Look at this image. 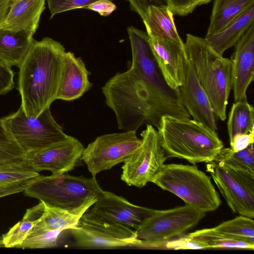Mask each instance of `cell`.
I'll use <instances>...</instances> for the list:
<instances>
[{
  "label": "cell",
  "instance_id": "cell-27",
  "mask_svg": "<svg viewBox=\"0 0 254 254\" xmlns=\"http://www.w3.org/2000/svg\"><path fill=\"white\" fill-rule=\"evenodd\" d=\"M39 175L24 158L0 163V187L22 185Z\"/></svg>",
  "mask_w": 254,
  "mask_h": 254
},
{
  "label": "cell",
  "instance_id": "cell-22",
  "mask_svg": "<svg viewBox=\"0 0 254 254\" xmlns=\"http://www.w3.org/2000/svg\"><path fill=\"white\" fill-rule=\"evenodd\" d=\"M173 15L168 7L150 5L142 20L150 38L164 39L184 47V43L177 31Z\"/></svg>",
  "mask_w": 254,
  "mask_h": 254
},
{
  "label": "cell",
  "instance_id": "cell-31",
  "mask_svg": "<svg viewBox=\"0 0 254 254\" xmlns=\"http://www.w3.org/2000/svg\"><path fill=\"white\" fill-rule=\"evenodd\" d=\"M26 154L0 119V163L23 159Z\"/></svg>",
  "mask_w": 254,
  "mask_h": 254
},
{
  "label": "cell",
  "instance_id": "cell-37",
  "mask_svg": "<svg viewBox=\"0 0 254 254\" xmlns=\"http://www.w3.org/2000/svg\"><path fill=\"white\" fill-rule=\"evenodd\" d=\"M14 87V73L11 68L0 64V96L12 90Z\"/></svg>",
  "mask_w": 254,
  "mask_h": 254
},
{
  "label": "cell",
  "instance_id": "cell-30",
  "mask_svg": "<svg viewBox=\"0 0 254 254\" xmlns=\"http://www.w3.org/2000/svg\"><path fill=\"white\" fill-rule=\"evenodd\" d=\"M213 161L254 174V143L238 152H234L231 148L223 147Z\"/></svg>",
  "mask_w": 254,
  "mask_h": 254
},
{
  "label": "cell",
  "instance_id": "cell-21",
  "mask_svg": "<svg viewBox=\"0 0 254 254\" xmlns=\"http://www.w3.org/2000/svg\"><path fill=\"white\" fill-rule=\"evenodd\" d=\"M33 36L24 31L0 28V64L11 68L18 67L34 41Z\"/></svg>",
  "mask_w": 254,
  "mask_h": 254
},
{
  "label": "cell",
  "instance_id": "cell-4",
  "mask_svg": "<svg viewBox=\"0 0 254 254\" xmlns=\"http://www.w3.org/2000/svg\"><path fill=\"white\" fill-rule=\"evenodd\" d=\"M184 49L215 116L225 121L232 88L230 60L216 53L204 38L190 34L187 35Z\"/></svg>",
  "mask_w": 254,
  "mask_h": 254
},
{
  "label": "cell",
  "instance_id": "cell-35",
  "mask_svg": "<svg viewBox=\"0 0 254 254\" xmlns=\"http://www.w3.org/2000/svg\"><path fill=\"white\" fill-rule=\"evenodd\" d=\"M168 7L173 15L186 16L192 13L201 5L207 4L212 0H168Z\"/></svg>",
  "mask_w": 254,
  "mask_h": 254
},
{
  "label": "cell",
  "instance_id": "cell-11",
  "mask_svg": "<svg viewBox=\"0 0 254 254\" xmlns=\"http://www.w3.org/2000/svg\"><path fill=\"white\" fill-rule=\"evenodd\" d=\"M140 135L141 145L124 162L121 176L127 185L140 188L151 182L167 159L153 126L146 125Z\"/></svg>",
  "mask_w": 254,
  "mask_h": 254
},
{
  "label": "cell",
  "instance_id": "cell-18",
  "mask_svg": "<svg viewBox=\"0 0 254 254\" xmlns=\"http://www.w3.org/2000/svg\"><path fill=\"white\" fill-rule=\"evenodd\" d=\"M89 71L80 58L65 52L57 99L70 101L81 97L92 86Z\"/></svg>",
  "mask_w": 254,
  "mask_h": 254
},
{
  "label": "cell",
  "instance_id": "cell-32",
  "mask_svg": "<svg viewBox=\"0 0 254 254\" xmlns=\"http://www.w3.org/2000/svg\"><path fill=\"white\" fill-rule=\"evenodd\" d=\"M61 230L40 232L29 234L16 248L22 249H44L57 247Z\"/></svg>",
  "mask_w": 254,
  "mask_h": 254
},
{
  "label": "cell",
  "instance_id": "cell-24",
  "mask_svg": "<svg viewBox=\"0 0 254 254\" xmlns=\"http://www.w3.org/2000/svg\"><path fill=\"white\" fill-rule=\"evenodd\" d=\"M254 6V0H215L205 37L217 34Z\"/></svg>",
  "mask_w": 254,
  "mask_h": 254
},
{
  "label": "cell",
  "instance_id": "cell-20",
  "mask_svg": "<svg viewBox=\"0 0 254 254\" xmlns=\"http://www.w3.org/2000/svg\"><path fill=\"white\" fill-rule=\"evenodd\" d=\"M43 202V212L35 221L29 234L56 230L64 231L73 228L78 224L82 216L91 207L85 206L74 210H68Z\"/></svg>",
  "mask_w": 254,
  "mask_h": 254
},
{
  "label": "cell",
  "instance_id": "cell-25",
  "mask_svg": "<svg viewBox=\"0 0 254 254\" xmlns=\"http://www.w3.org/2000/svg\"><path fill=\"white\" fill-rule=\"evenodd\" d=\"M227 124L229 141L237 134L254 132V107L247 100L235 102L229 113Z\"/></svg>",
  "mask_w": 254,
  "mask_h": 254
},
{
  "label": "cell",
  "instance_id": "cell-34",
  "mask_svg": "<svg viewBox=\"0 0 254 254\" xmlns=\"http://www.w3.org/2000/svg\"><path fill=\"white\" fill-rule=\"evenodd\" d=\"M163 246L171 250L209 249L203 242L185 235L165 242Z\"/></svg>",
  "mask_w": 254,
  "mask_h": 254
},
{
  "label": "cell",
  "instance_id": "cell-29",
  "mask_svg": "<svg viewBox=\"0 0 254 254\" xmlns=\"http://www.w3.org/2000/svg\"><path fill=\"white\" fill-rule=\"evenodd\" d=\"M200 240L210 249H241L253 250L254 245L231 239L215 231L213 228L198 230L186 235Z\"/></svg>",
  "mask_w": 254,
  "mask_h": 254
},
{
  "label": "cell",
  "instance_id": "cell-17",
  "mask_svg": "<svg viewBox=\"0 0 254 254\" xmlns=\"http://www.w3.org/2000/svg\"><path fill=\"white\" fill-rule=\"evenodd\" d=\"M179 89L182 103L193 120L217 130L216 117L189 58L185 80Z\"/></svg>",
  "mask_w": 254,
  "mask_h": 254
},
{
  "label": "cell",
  "instance_id": "cell-8",
  "mask_svg": "<svg viewBox=\"0 0 254 254\" xmlns=\"http://www.w3.org/2000/svg\"><path fill=\"white\" fill-rule=\"evenodd\" d=\"M2 119L26 153L42 149L68 136L54 119L50 108L36 117L26 116L20 106L16 112Z\"/></svg>",
  "mask_w": 254,
  "mask_h": 254
},
{
  "label": "cell",
  "instance_id": "cell-6",
  "mask_svg": "<svg viewBox=\"0 0 254 254\" xmlns=\"http://www.w3.org/2000/svg\"><path fill=\"white\" fill-rule=\"evenodd\" d=\"M151 182L205 213L221 203L210 177L195 165L164 164Z\"/></svg>",
  "mask_w": 254,
  "mask_h": 254
},
{
  "label": "cell",
  "instance_id": "cell-33",
  "mask_svg": "<svg viewBox=\"0 0 254 254\" xmlns=\"http://www.w3.org/2000/svg\"><path fill=\"white\" fill-rule=\"evenodd\" d=\"M98 0H47L51 19L55 14L77 8H86Z\"/></svg>",
  "mask_w": 254,
  "mask_h": 254
},
{
  "label": "cell",
  "instance_id": "cell-28",
  "mask_svg": "<svg viewBox=\"0 0 254 254\" xmlns=\"http://www.w3.org/2000/svg\"><path fill=\"white\" fill-rule=\"evenodd\" d=\"M226 237L254 245L253 218L239 215L213 228Z\"/></svg>",
  "mask_w": 254,
  "mask_h": 254
},
{
  "label": "cell",
  "instance_id": "cell-13",
  "mask_svg": "<svg viewBox=\"0 0 254 254\" xmlns=\"http://www.w3.org/2000/svg\"><path fill=\"white\" fill-rule=\"evenodd\" d=\"M84 148L77 138L68 135L42 149L27 153L24 159L38 172L47 170L52 174L66 173L74 169Z\"/></svg>",
  "mask_w": 254,
  "mask_h": 254
},
{
  "label": "cell",
  "instance_id": "cell-2",
  "mask_svg": "<svg viewBox=\"0 0 254 254\" xmlns=\"http://www.w3.org/2000/svg\"><path fill=\"white\" fill-rule=\"evenodd\" d=\"M65 52L52 38L34 40L18 67L17 88L26 116H38L57 100Z\"/></svg>",
  "mask_w": 254,
  "mask_h": 254
},
{
  "label": "cell",
  "instance_id": "cell-39",
  "mask_svg": "<svg viewBox=\"0 0 254 254\" xmlns=\"http://www.w3.org/2000/svg\"><path fill=\"white\" fill-rule=\"evenodd\" d=\"M87 9L97 12L101 15L107 16L116 9V5L111 0H98L86 7Z\"/></svg>",
  "mask_w": 254,
  "mask_h": 254
},
{
  "label": "cell",
  "instance_id": "cell-5",
  "mask_svg": "<svg viewBox=\"0 0 254 254\" xmlns=\"http://www.w3.org/2000/svg\"><path fill=\"white\" fill-rule=\"evenodd\" d=\"M25 195L68 210L92 206L102 193L96 177L68 174L39 175L23 184Z\"/></svg>",
  "mask_w": 254,
  "mask_h": 254
},
{
  "label": "cell",
  "instance_id": "cell-1",
  "mask_svg": "<svg viewBox=\"0 0 254 254\" xmlns=\"http://www.w3.org/2000/svg\"><path fill=\"white\" fill-rule=\"evenodd\" d=\"M106 105L114 113L118 127L135 131L143 125L159 127L165 115L190 118L179 88L165 81L159 67L141 71L131 65L117 72L102 87Z\"/></svg>",
  "mask_w": 254,
  "mask_h": 254
},
{
  "label": "cell",
  "instance_id": "cell-38",
  "mask_svg": "<svg viewBox=\"0 0 254 254\" xmlns=\"http://www.w3.org/2000/svg\"><path fill=\"white\" fill-rule=\"evenodd\" d=\"M254 131L249 133H239L235 135L230 141L231 148L234 152H238L247 148L254 143Z\"/></svg>",
  "mask_w": 254,
  "mask_h": 254
},
{
  "label": "cell",
  "instance_id": "cell-10",
  "mask_svg": "<svg viewBox=\"0 0 254 254\" xmlns=\"http://www.w3.org/2000/svg\"><path fill=\"white\" fill-rule=\"evenodd\" d=\"M135 131L105 134L84 148L81 159L92 177L124 163L141 145Z\"/></svg>",
  "mask_w": 254,
  "mask_h": 254
},
{
  "label": "cell",
  "instance_id": "cell-3",
  "mask_svg": "<svg viewBox=\"0 0 254 254\" xmlns=\"http://www.w3.org/2000/svg\"><path fill=\"white\" fill-rule=\"evenodd\" d=\"M158 133L167 159L178 158L193 165L212 161L224 147L215 130L190 118L164 116Z\"/></svg>",
  "mask_w": 254,
  "mask_h": 254
},
{
  "label": "cell",
  "instance_id": "cell-12",
  "mask_svg": "<svg viewBox=\"0 0 254 254\" xmlns=\"http://www.w3.org/2000/svg\"><path fill=\"white\" fill-rule=\"evenodd\" d=\"M69 230L74 246L82 249H112L135 246L139 242L135 230L86 216Z\"/></svg>",
  "mask_w": 254,
  "mask_h": 254
},
{
  "label": "cell",
  "instance_id": "cell-9",
  "mask_svg": "<svg viewBox=\"0 0 254 254\" xmlns=\"http://www.w3.org/2000/svg\"><path fill=\"white\" fill-rule=\"evenodd\" d=\"M206 171L231 210L254 218V174L215 161L207 163Z\"/></svg>",
  "mask_w": 254,
  "mask_h": 254
},
{
  "label": "cell",
  "instance_id": "cell-36",
  "mask_svg": "<svg viewBox=\"0 0 254 254\" xmlns=\"http://www.w3.org/2000/svg\"><path fill=\"white\" fill-rule=\"evenodd\" d=\"M131 8L143 18L148 7L150 5L159 7H168V0H127Z\"/></svg>",
  "mask_w": 254,
  "mask_h": 254
},
{
  "label": "cell",
  "instance_id": "cell-7",
  "mask_svg": "<svg viewBox=\"0 0 254 254\" xmlns=\"http://www.w3.org/2000/svg\"><path fill=\"white\" fill-rule=\"evenodd\" d=\"M205 216V212L186 204L166 210L153 209L136 230L139 240L136 246L160 248L184 235Z\"/></svg>",
  "mask_w": 254,
  "mask_h": 254
},
{
  "label": "cell",
  "instance_id": "cell-23",
  "mask_svg": "<svg viewBox=\"0 0 254 254\" xmlns=\"http://www.w3.org/2000/svg\"><path fill=\"white\" fill-rule=\"evenodd\" d=\"M254 21V6L241 14L220 32L204 39L213 50L222 56L226 50L235 46Z\"/></svg>",
  "mask_w": 254,
  "mask_h": 254
},
{
  "label": "cell",
  "instance_id": "cell-41",
  "mask_svg": "<svg viewBox=\"0 0 254 254\" xmlns=\"http://www.w3.org/2000/svg\"><path fill=\"white\" fill-rule=\"evenodd\" d=\"M10 2L11 0H0V24L8 11Z\"/></svg>",
  "mask_w": 254,
  "mask_h": 254
},
{
  "label": "cell",
  "instance_id": "cell-19",
  "mask_svg": "<svg viewBox=\"0 0 254 254\" xmlns=\"http://www.w3.org/2000/svg\"><path fill=\"white\" fill-rule=\"evenodd\" d=\"M45 8V0H11L0 28L14 32L24 31L34 35Z\"/></svg>",
  "mask_w": 254,
  "mask_h": 254
},
{
  "label": "cell",
  "instance_id": "cell-15",
  "mask_svg": "<svg viewBox=\"0 0 254 254\" xmlns=\"http://www.w3.org/2000/svg\"><path fill=\"white\" fill-rule=\"evenodd\" d=\"M231 56V75L235 102L247 100V90L254 79V23L235 45Z\"/></svg>",
  "mask_w": 254,
  "mask_h": 254
},
{
  "label": "cell",
  "instance_id": "cell-16",
  "mask_svg": "<svg viewBox=\"0 0 254 254\" xmlns=\"http://www.w3.org/2000/svg\"><path fill=\"white\" fill-rule=\"evenodd\" d=\"M153 53L160 71L167 84L172 89L184 83L188 58L184 47L159 38H150Z\"/></svg>",
  "mask_w": 254,
  "mask_h": 254
},
{
  "label": "cell",
  "instance_id": "cell-40",
  "mask_svg": "<svg viewBox=\"0 0 254 254\" xmlns=\"http://www.w3.org/2000/svg\"><path fill=\"white\" fill-rule=\"evenodd\" d=\"M23 184L0 187V197L18 193L23 191Z\"/></svg>",
  "mask_w": 254,
  "mask_h": 254
},
{
  "label": "cell",
  "instance_id": "cell-26",
  "mask_svg": "<svg viewBox=\"0 0 254 254\" xmlns=\"http://www.w3.org/2000/svg\"><path fill=\"white\" fill-rule=\"evenodd\" d=\"M44 209V204L39 203L28 209L22 219L3 235L1 242L5 248H16L26 238L32 229L35 221L41 216Z\"/></svg>",
  "mask_w": 254,
  "mask_h": 254
},
{
  "label": "cell",
  "instance_id": "cell-14",
  "mask_svg": "<svg viewBox=\"0 0 254 254\" xmlns=\"http://www.w3.org/2000/svg\"><path fill=\"white\" fill-rule=\"evenodd\" d=\"M92 206L84 213L86 216L135 231L153 210L135 205L122 196L104 190Z\"/></svg>",
  "mask_w": 254,
  "mask_h": 254
}]
</instances>
